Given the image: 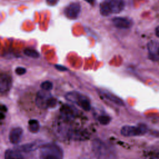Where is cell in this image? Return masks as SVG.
I'll use <instances>...</instances> for the list:
<instances>
[{
	"label": "cell",
	"instance_id": "15",
	"mask_svg": "<svg viewBox=\"0 0 159 159\" xmlns=\"http://www.w3.org/2000/svg\"><path fill=\"white\" fill-rule=\"evenodd\" d=\"M28 129L32 133H37L40 129V124L36 119H30L28 122Z\"/></svg>",
	"mask_w": 159,
	"mask_h": 159
},
{
	"label": "cell",
	"instance_id": "16",
	"mask_svg": "<svg viewBox=\"0 0 159 159\" xmlns=\"http://www.w3.org/2000/svg\"><path fill=\"white\" fill-rule=\"evenodd\" d=\"M24 53L28 57L34 58H37L40 56L39 53L37 50L32 48H27L24 50Z\"/></svg>",
	"mask_w": 159,
	"mask_h": 159
},
{
	"label": "cell",
	"instance_id": "5",
	"mask_svg": "<svg viewBox=\"0 0 159 159\" xmlns=\"http://www.w3.org/2000/svg\"><path fill=\"white\" fill-rule=\"evenodd\" d=\"M65 98L67 101L77 104L86 111H88L91 109L89 101L87 99L86 97L81 94L78 92H69L66 94Z\"/></svg>",
	"mask_w": 159,
	"mask_h": 159
},
{
	"label": "cell",
	"instance_id": "3",
	"mask_svg": "<svg viewBox=\"0 0 159 159\" xmlns=\"http://www.w3.org/2000/svg\"><path fill=\"white\" fill-rule=\"evenodd\" d=\"M92 149L98 159H114V153L109 147L99 139H94L92 142Z\"/></svg>",
	"mask_w": 159,
	"mask_h": 159
},
{
	"label": "cell",
	"instance_id": "2",
	"mask_svg": "<svg viewBox=\"0 0 159 159\" xmlns=\"http://www.w3.org/2000/svg\"><path fill=\"white\" fill-rule=\"evenodd\" d=\"M124 0H105L100 4V13L104 16L118 14L124 9Z\"/></svg>",
	"mask_w": 159,
	"mask_h": 159
},
{
	"label": "cell",
	"instance_id": "24",
	"mask_svg": "<svg viewBox=\"0 0 159 159\" xmlns=\"http://www.w3.org/2000/svg\"><path fill=\"white\" fill-rule=\"evenodd\" d=\"M84 1H86L87 2H88V3H89V4H91L94 2V0H84Z\"/></svg>",
	"mask_w": 159,
	"mask_h": 159
},
{
	"label": "cell",
	"instance_id": "25",
	"mask_svg": "<svg viewBox=\"0 0 159 159\" xmlns=\"http://www.w3.org/2000/svg\"><path fill=\"white\" fill-rule=\"evenodd\" d=\"M158 52H159V48H158Z\"/></svg>",
	"mask_w": 159,
	"mask_h": 159
},
{
	"label": "cell",
	"instance_id": "21",
	"mask_svg": "<svg viewBox=\"0 0 159 159\" xmlns=\"http://www.w3.org/2000/svg\"><path fill=\"white\" fill-rule=\"evenodd\" d=\"M55 67L57 70H58V71H65L67 70V68L65 66L61 65H55Z\"/></svg>",
	"mask_w": 159,
	"mask_h": 159
},
{
	"label": "cell",
	"instance_id": "9",
	"mask_svg": "<svg viewBox=\"0 0 159 159\" xmlns=\"http://www.w3.org/2000/svg\"><path fill=\"white\" fill-rule=\"evenodd\" d=\"M23 129L21 127H16L12 128L9 134V140L12 144H18L22 139Z\"/></svg>",
	"mask_w": 159,
	"mask_h": 159
},
{
	"label": "cell",
	"instance_id": "20",
	"mask_svg": "<svg viewBox=\"0 0 159 159\" xmlns=\"http://www.w3.org/2000/svg\"><path fill=\"white\" fill-rule=\"evenodd\" d=\"M145 159H159V153L157 154H150L147 155Z\"/></svg>",
	"mask_w": 159,
	"mask_h": 159
},
{
	"label": "cell",
	"instance_id": "4",
	"mask_svg": "<svg viewBox=\"0 0 159 159\" xmlns=\"http://www.w3.org/2000/svg\"><path fill=\"white\" fill-rule=\"evenodd\" d=\"M57 99L52 96L47 91H39L35 98V103L37 106L42 109L48 107H53L57 104Z\"/></svg>",
	"mask_w": 159,
	"mask_h": 159
},
{
	"label": "cell",
	"instance_id": "12",
	"mask_svg": "<svg viewBox=\"0 0 159 159\" xmlns=\"http://www.w3.org/2000/svg\"><path fill=\"white\" fill-rule=\"evenodd\" d=\"M39 142L38 141H34L33 142L28 143H25L22 145L19 146V147H17V150H18L20 152H32L37 148L40 147L39 145Z\"/></svg>",
	"mask_w": 159,
	"mask_h": 159
},
{
	"label": "cell",
	"instance_id": "18",
	"mask_svg": "<svg viewBox=\"0 0 159 159\" xmlns=\"http://www.w3.org/2000/svg\"><path fill=\"white\" fill-rule=\"evenodd\" d=\"M111 118L108 116H106V115H102V116H100L98 117V120L100 122V124H102V125H107L110 122H111Z\"/></svg>",
	"mask_w": 159,
	"mask_h": 159
},
{
	"label": "cell",
	"instance_id": "13",
	"mask_svg": "<svg viewBox=\"0 0 159 159\" xmlns=\"http://www.w3.org/2000/svg\"><path fill=\"white\" fill-rule=\"evenodd\" d=\"M4 159H24V157L17 149H7L4 153Z\"/></svg>",
	"mask_w": 159,
	"mask_h": 159
},
{
	"label": "cell",
	"instance_id": "1",
	"mask_svg": "<svg viewBox=\"0 0 159 159\" xmlns=\"http://www.w3.org/2000/svg\"><path fill=\"white\" fill-rule=\"evenodd\" d=\"M39 148L40 159H63V158L62 148L56 143L43 144L40 145Z\"/></svg>",
	"mask_w": 159,
	"mask_h": 159
},
{
	"label": "cell",
	"instance_id": "11",
	"mask_svg": "<svg viewBox=\"0 0 159 159\" xmlns=\"http://www.w3.org/2000/svg\"><path fill=\"white\" fill-rule=\"evenodd\" d=\"M112 20L114 26L119 29H129L133 24L132 21L126 17H117L113 18Z\"/></svg>",
	"mask_w": 159,
	"mask_h": 159
},
{
	"label": "cell",
	"instance_id": "23",
	"mask_svg": "<svg viewBox=\"0 0 159 159\" xmlns=\"http://www.w3.org/2000/svg\"><path fill=\"white\" fill-rule=\"evenodd\" d=\"M155 34L158 37H159V25L155 29Z\"/></svg>",
	"mask_w": 159,
	"mask_h": 159
},
{
	"label": "cell",
	"instance_id": "10",
	"mask_svg": "<svg viewBox=\"0 0 159 159\" xmlns=\"http://www.w3.org/2000/svg\"><path fill=\"white\" fill-rule=\"evenodd\" d=\"M147 48L149 53V58L152 60L157 61L159 60V43L155 40H152L148 43Z\"/></svg>",
	"mask_w": 159,
	"mask_h": 159
},
{
	"label": "cell",
	"instance_id": "6",
	"mask_svg": "<svg viewBox=\"0 0 159 159\" xmlns=\"http://www.w3.org/2000/svg\"><path fill=\"white\" fill-rule=\"evenodd\" d=\"M147 130L148 128L146 125L140 124L137 126L125 125L122 127L120 133L124 136L131 137L143 135L147 133Z\"/></svg>",
	"mask_w": 159,
	"mask_h": 159
},
{
	"label": "cell",
	"instance_id": "19",
	"mask_svg": "<svg viewBox=\"0 0 159 159\" xmlns=\"http://www.w3.org/2000/svg\"><path fill=\"white\" fill-rule=\"evenodd\" d=\"M15 72L18 75H24V74H25L26 73V69L25 68H24V67L18 66V67H17L16 68Z\"/></svg>",
	"mask_w": 159,
	"mask_h": 159
},
{
	"label": "cell",
	"instance_id": "17",
	"mask_svg": "<svg viewBox=\"0 0 159 159\" xmlns=\"http://www.w3.org/2000/svg\"><path fill=\"white\" fill-rule=\"evenodd\" d=\"M40 87L43 90L48 91H50L52 89L53 84L50 81H43V83H41Z\"/></svg>",
	"mask_w": 159,
	"mask_h": 159
},
{
	"label": "cell",
	"instance_id": "22",
	"mask_svg": "<svg viewBox=\"0 0 159 159\" xmlns=\"http://www.w3.org/2000/svg\"><path fill=\"white\" fill-rule=\"evenodd\" d=\"M46 1L48 4L50 6H54L58 2V0H46Z\"/></svg>",
	"mask_w": 159,
	"mask_h": 159
},
{
	"label": "cell",
	"instance_id": "14",
	"mask_svg": "<svg viewBox=\"0 0 159 159\" xmlns=\"http://www.w3.org/2000/svg\"><path fill=\"white\" fill-rule=\"evenodd\" d=\"M101 94L105 98H106L107 99L111 101V102L116 104L117 105H119V106H124V103L121 99H120L117 96H115L114 94H113L107 91H102Z\"/></svg>",
	"mask_w": 159,
	"mask_h": 159
},
{
	"label": "cell",
	"instance_id": "7",
	"mask_svg": "<svg viewBox=\"0 0 159 159\" xmlns=\"http://www.w3.org/2000/svg\"><path fill=\"white\" fill-rule=\"evenodd\" d=\"M81 5L78 2H71L63 10L64 15L70 19H76L81 12Z\"/></svg>",
	"mask_w": 159,
	"mask_h": 159
},
{
	"label": "cell",
	"instance_id": "8",
	"mask_svg": "<svg viewBox=\"0 0 159 159\" xmlns=\"http://www.w3.org/2000/svg\"><path fill=\"white\" fill-rule=\"evenodd\" d=\"M12 78L7 74L0 75V93H5L8 92L12 86Z\"/></svg>",
	"mask_w": 159,
	"mask_h": 159
}]
</instances>
